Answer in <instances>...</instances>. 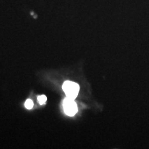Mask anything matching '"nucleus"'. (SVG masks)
Wrapping results in <instances>:
<instances>
[{"instance_id":"obj_1","label":"nucleus","mask_w":149,"mask_h":149,"mask_svg":"<svg viewBox=\"0 0 149 149\" xmlns=\"http://www.w3.org/2000/svg\"><path fill=\"white\" fill-rule=\"evenodd\" d=\"M62 88L67 97L74 100L79 93V86L73 81H66L63 84Z\"/></svg>"},{"instance_id":"obj_2","label":"nucleus","mask_w":149,"mask_h":149,"mask_svg":"<svg viewBox=\"0 0 149 149\" xmlns=\"http://www.w3.org/2000/svg\"><path fill=\"white\" fill-rule=\"evenodd\" d=\"M64 109L65 113L69 116H74L78 111L77 104L74 102V100L67 97L64 101Z\"/></svg>"},{"instance_id":"obj_3","label":"nucleus","mask_w":149,"mask_h":149,"mask_svg":"<svg viewBox=\"0 0 149 149\" xmlns=\"http://www.w3.org/2000/svg\"><path fill=\"white\" fill-rule=\"evenodd\" d=\"M37 100H38L40 104L42 105V104H44L46 103V100H47V97H46V95H40V96H38Z\"/></svg>"},{"instance_id":"obj_4","label":"nucleus","mask_w":149,"mask_h":149,"mask_svg":"<svg viewBox=\"0 0 149 149\" xmlns=\"http://www.w3.org/2000/svg\"><path fill=\"white\" fill-rule=\"evenodd\" d=\"M25 107L28 109H31L33 107V102L31 100H27L25 102Z\"/></svg>"}]
</instances>
